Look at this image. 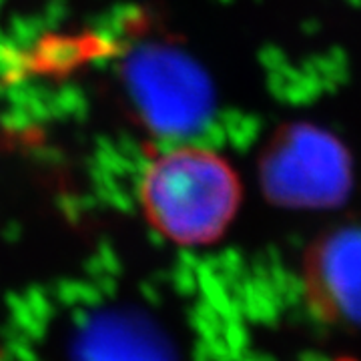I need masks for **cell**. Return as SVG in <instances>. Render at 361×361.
I'll return each instance as SVG.
<instances>
[{
  "instance_id": "1",
  "label": "cell",
  "mask_w": 361,
  "mask_h": 361,
  "mask_svg": "<svg viewBox=\"0 0 361 361\" xmlns=\"http://www.w3.org/2000/svg\"><path fill=\"white\" fill-rule=\"evenodd\" d=\"M243 199L237 171L219 153L179 145L142 171L139 201L147 221L173 243H215L229 229Z\"/></svg>"
},
{
  "instance_id": "2",
  "label": "cell",
  "mask_w": 361,
  "mask_h": 361,
  "mask_svg": "<svg viewBox=\"0 0 361 361\" xmlns=\"http://www.w3.org/2000/svg\"><path fill=\"white\" fill-rule=\"evenodd\" d=\"M257 173L265 199L283 209H337L355 187L348 145L307 121L285 123L271 135L261 149Z\"/></svg>"
},
{
  "instance_id": "3",
  "label": "cell",
  "mask_w": 361,
  "mask_h": 361,
  "mask_svg": "<svg viewBox=\"0 0 361 361\" xmlns=\"http://www.w3.org/2000/svg\"><path fill=\"white\" fill-rule=\"evenodd\" d=\"M123 82L137 115L163 137H183L207 121L213 92L205 71L171 47L149 44L123 66Z\"/></svg>"
},
{
  "instance_id": "4",
  "label": "cell",
  "mask_w": 361,
  "mask_h": 361,
  "mask_svg": "<svg viewBox=\"0 0 361 361\" xmlns=\"http://www.w3.org/2000/svg\"><path fill=\"white\" fill-rule=\"evenodd\" d=\"M303 289L319 319L361 329V227L337 225L313 239L303 257Z\"/></svg>"
}]
</instances>
